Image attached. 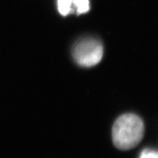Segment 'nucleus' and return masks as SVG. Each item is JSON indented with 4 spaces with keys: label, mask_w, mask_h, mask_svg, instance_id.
I'll return each mask as SVG.
<instances>
[{
    "label": "nucleus",
    "mask_w": 158,
    "mask_h": 158,
    "mask_svg": "<svg viewBox=\"0 0 158 158\" xmlns=\"http://www.w3.org/2000/svg\"><path fill=\"white\" fill-rule=\"evenodd\" d=\"M143 133L144 125L141 118L134 114H123L113 125V143L118 149H131L141 141Z\"/></svg>",
    "instance_id": "f257e3e1"
},
{
    "label": "nucleus",
    "mask_w": 158,
    "mask_h": 158,
    "mask_svg": "<svg viewBox=\"0 0 158 158\" xmlns=\"http://www.w3.org/2000/svg\"><path fill=\"white\" fill-rule=\"evenodd\" d=\"M73 56L76 62L82 67H92L101 61L103 47L98 40L92 38L81 40L75 44Z\"/></svg>",
    "instance_id": "f03ea898"
},
{
    "label": "nucleus",
    "mask_w": 158,
    "mask_h": 158,
    "mask_svg": "<svg viewBox=\"0 0 158 158\" xmlns=\"http://www.w3.org/2000/svg\"><path fill=\"white\" fill-rule=\"evenodd\" d=\"M57 6L60 15L65 16L72 12L73 0H57Z\"/></svg>",
    "instance_id": "7ed1b4c3"
},
{
    "label": "nucleus",
    "mask_w": 158,
    "mask_h": 158,
    "mask_svg": "<svg viewBox=\"0 0 158 158\" xmlns=\"http://www.w3.org/2000/svg\"><path fill=\"white\" fill-rule=\"evenodd\" d=\"M73 6L78 15L85 14L89 10V0H73Z\"/></svg>",
    "instance_id": "20e7f679"
},
{
    "label": "nucleus",
    "mask_w": 158,
    "mask_h": 158,
    "mask_svg": "<svg viewBox=\"0 0 158 158\" xmlns=\"http://www.w3.org/2000/svg\"><path fill=\"white\" fill-rule=\"evenodd\" d=\"M139 158H158L157 153L152 150H143Z\"/></svg>",
    "instance_id": "39448f33"
}]
</instances>
